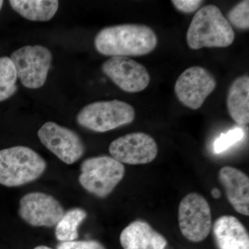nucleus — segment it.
<instances>
[{"label":"nucleus","mask_w":249,"mask_h":249,"mask_svg":"<svg viewBox=\"0 0 249 249\" xmlns=\"http://www.w3.org/2000/svg\"><path fill=\"white\" fill-rule=\"evenodd\" d=\"M80 184L88 193L100 198L106 197L124 178L123 163L109 156L90 157L80 165Z\"/></svg>","instance_id":"20e7f679"},{"label":"nucleus","mask_w":249,"mask_h":249,"mask_svg":"<svg viewBox=\"0 0 249 249\" xmlns=\"http://www.w3.org/2000/svg\"><path fill=\"white\" fill-rule=\"evenodd\" d=\"M13 9L23 18L31 21L47 22L58 11V1L53 0H11Z\"/></svg>","instance_id":"f3484780"},{"label":"nucleus","mask_w":249,"mask_h":249,"mask_svg":"<svg viewBox=\"0 0 249 249\" xmlns=\"http://www.w3.org/2000/svg\"><path fill=\"white\" fill-rule=\"evenodd\" d=\"M88 214L85 210L75 208L65 212L55 226V235L60 242H72L78 237V227L86 219Z\"/></svg>","instance_id":"a211bd4d"},{"label":"nucleus","mask_w":249,"mask_h":249,"mask_svg":"<svg viewBox=\"0 0 249 249\" xmlns=\"http://www.w3.org/2000/svg\"><path fill=\"white\" fill-rule=\"evenodd\" d=\"M124 249H165L168 241L150 224L136 220L124 228L120 235Z\"/></svg>","instance_id":"4468645a"},{"label":"nucleus","mask_w":249,"mask_h":249,"mask_svg":"<svg viewBox=\"0 0 249 249\" xmlns=\"http://www.w3.org/2000/svg\"><path fill=\"white\" fill-rule=\"evenodd\" d=\"M218 178L233 209L239 213L249 216V177L237 168L224 166L219 170Z\"/></svg>","instance_id":"ddd939ff"},{"label":"nucleus","mask_w":249,"mask_h":249,"mask_svg":"<svg viewBox=\"0 0 249 249\" xmlns=\"http://www.w3.org/2000/svg\"><path fill=\"white\" fill-rule=\"evenodd\" d=\"M41 142L66 164L76 163L83 157L85 145L74 131L53 122L44 124L37 132Z\"/></svg>","instance_id":"1a4fd4ad"},{"label":"nucleus","mask_w":249,"mask_h":249,"mask_svg":"<svg viewBox=\"0 0 249 249\" xmlns=\"http://www.w3.org/2000/svg\"><path fill=\"white\" fill-rule=\"evenodd\" d=\"M235 40V32L222 11L214 5L201 8L188 27L186 40L194 50L204 47H227Z\"/></svg>","instance_id":"f03ea898"},{"label":"nucleus","mask_w":249,"mask_h":249,"mask_svg":"<svg viewBox=\"0 0 249 249\" xmlns=\"http://www.w3.org/2000/svg\"><path fill=\"white\" fill-rule=\"evenodd\" d=\"M178 220L180 231L187 240L193 242L205 240L213 226L209 202L199 193H189L178 206Z\"/></svg>","instance_id":"0eeeda50"},{"label":"nucleus","mask_w":249,"mask_h":249,"mask_svg":"<svg viewBox=\"0 0 249 249\" xmlns=\"http://www.w3.org/2000/svg\"><path fill=\"white\" fill-rule=\"evenodd\" d=\"M18 77L9 57L0 58V102L11 97L17 90Z\"/></svg>","instance_id":"6ab92c4d"},{"label":"nucleus","mask_w":249,"mask_h":249,"mask_svg":"<svg viewBox=\"0 0 249 249\" xmlns=\"http://www.w3.org/2000/svg\"><path fill=\"white\" fill-rule=\"evenodd\" d=\"M212 196L214 198H215V199H217V198L220 197V191L217 189V188H214V189L212 191Z\"/></svg>","instance_id":"b1692460"},{"label":"nucleus","mask_w":249,"mask_h":249,"mask_svg":"<svg viewBox=\"0 0 249 249\" xmlns=\"http://www.w3.org/2000/svg\"><path fill=\"white\" fill-rule=\"evenodd\" d=\"M47 169V162L29 147L0 150V185L19 187L35 181Z\"/></svg>","instance_id":"7ed1b4c3"},{"label":"nucleus","mask_w":249,"mask_h":249,"mask_svg":"<svg viewBox=\"0 0 249 249\" xmlns=\"http://www.w3.org/2000/svg\"><path fill=\"white\" fill-rule=\"evenodd\" d=\"M158 38L151 28L127 24L101 29L94 39L96 51L111 57L142 56L157 47Z\"/></svg>","instance_id":"f257e3e1"},{"label":"nucleus","mask_w":249,"mask_h":249,"mask_svg":"<svg viewBox=\"0 0 249 249\" xmlns=\"http://www.w3.org/2000/svg\"><path fill=\"white\" fill-rule=\"evenodd\" d=\"M57 249H106L102 244L96 240L72 241L60 242Z\"/></svg>","instance_id":"4be33fe9"},{"label":"nucleus","mask_w":249,"mask_h":249,"mask_svg":"<svg viewBox=\"0 0 249 249\" xmlns=\"http://www.w3.org/2000/svg\"><path fill=\"white\" fill-rule=\"evenodd\" d=\"M65 213L55 197L41 192H33L23 196L18 209L21 219L34 227H55Z\"/></svg>","instance_id":"9d476101"},{"label":"nucleus","mask_w":249,"mask_h":249,"mask_svg":"<svg viewBox=\"0 0 249 249\" xmlns=\"http://www.w3.org/2000/svg\"><path fill=\"white\" fill-rule=\"evenodd\" d=\"M227 107L231 117L235 123L245 125L249 122V77L236 78L229 89Z\"/></svg>","instance_id":"dca6fc26"},{"label":"nucleus","mask_w":249,"mask_h":249,"mask_svg":"<svg viewBox=\"0 0 249 249\" xmlns=\"http://www.w3.org/2000/svg\"><path fill=\"white\" fill-rule=\"evenodd\" d=\"M175 7L181 12L191 14L200 7L203 1L201 0H173Z\"/></svg>","instance_id":"5701e85b"},{"label":"nucleus","mask_w":249,"mask_h":249,"mask_svg":"<svg viewBox=\"0 0 249 249\" xmlns=\"http://www.w3.org/2000/svg\"><path fill=\"white\" fill-rule=\"evenodd\" d=\"M243 129L236 127L229 131L227 133L222 134L214 142V151L216 154L222 153L236 142H240L243 138Z\"/></svg>","instance_id":"412c9836"},{"label":"nucleus","mask_w":249,"mask_h":249,"mask_svg":"<svg viewBox=\"0 0 249 249\" xmlns=\"http://www.w3.org/2000/svg\"><path fill=\"white\" fill-rule=\"evenodd\" d=\"M215 78L204 67L195 66L186 69L178 76L175 85V92L183 106L196 110L215 89Z\"/></svg>","instance_id":"6e6552de"},{"label":"nucleus","mask_w":249,"mask_h":249,"mask_svg":"<svg viewBox=\"0 0 249 249\" xmlns=\"http://www.w3.org/2000/svg\"><path fill=\"white\" fill-rule=\"evenodd\" d=\"M3 4H4V1H1L0 0V11H1V7H2Z\"/></svg>","instance_id":"a878e982"},{"label":"nucleus","mask_w":249,"mask_h":249,"mask_svg":"<svg viewBox=\"0 0 249 249\" xmlns=\"http://www.w3.org/2000/svg\"><path fill=\"white\" fill-rule=\"evenodd\" d=\"M135 110L119 100L98 101L85 106L76 116L81 127L96 132H106L133 122Z\"/></svg>","instance_id":"39448f33"},{"label":"nucleus","mask_w":249,"mask_h":249,"mask_svg":"<svg viewBox=\"0 0 249 249\" xmlns=\"http://www.w3.org/2000/svg\"><path fill=\"white\" fill-rule=\"evenodd\" d=\"M101 70L125 92H139L150 84V76L147 69L129 57H111L103 64Z\"/></svg>","instance_id":"f8f14e48"},{"label":"nucleus","mask_w":249,"mask_h":249,"mask_svg":"<svg viewBox=\"0 0 249 249\" xmlns=\"http://www.w3.org/2000/svg\"><path fill=\"white\" fill-rule=\"evenodd\" d=\"M109 152L111 157L121 163L147 164L155 160L158 146L149 134L133 132L113 141L109 145Z\"/></svg>","instance_id":"9b49d317"},{"label":"nucleus","mask_w":249,"mask_h":249,"mask_svg":"<svg viewBox=\"0 0 249 249\" xmlns=\"http://www.w3.org/2000/svg\"><path fill=\"white\" fill-rule=\"evenodd\" d=\"M34 249H53L49 248V247H47V246H38V247H36V248Z\"/></svg>","instance_id":"393cba45"},{"label":"nucleus","mask_w":249,"mask_h":249,"mask_svg":"<svg viewBox=\"0 0 249 249\" xmlns=\"http://www.w3.org/2000/svg\"><path fill=\"white\" fill-rule=\"evenodd\" d=\"M229 24L239 29L247 30L249 28V1L245 0L236 4L227 14Z\"/></svg>","instance_id":"aec40b11"},{"label":"nucleus","mask_w":249,"mask_h":249,"mask_svg":"<svg viewBox=\"0 0 249 249\" xmlns=\"http://www.w3.org/2000/svg\"><path fill=\"white\" fill-rule=\"evenodd\" d=\"M212 227L218 249H249L248 231L237 217L221 216Z\"/></svg>","instance_id":"2eb2a0df"},{"label":"nucleus","mask_w":249,"mask_h":249,"mask_svg":"<svg viewBox=\"0 0 249 249\" xmlns=\"http://www.w3.org/2000/svg\"><path fill=\"white\" fill-rule=\"evenodd\" d=\"M10 59L25 88L38 89L45 85L52 62V52L47 47L25 46L13 52Z\"/></svg>","instance_id":"423d86ee"}]
</instances>
